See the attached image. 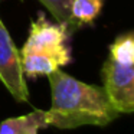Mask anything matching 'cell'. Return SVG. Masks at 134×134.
Returning <instances> with one entry per match:
<instances>
[{"label":"cell","mask_w":134,"mask_h":134,"mask_svg":"<svg viewBox=\"0 0 134 134\" xmlns=\"http://www.w3.org/2000/svg\"><path fill=\"white\" fill-rule=\"evenodd\" d=\"M72 59L71 51L59 53L46 52H29L20 55V64L23 75L29 78H36L41 75H49L55 71L66 66Z\"/></svg>","instance_id":"5"},{"label":"cell","mask_w":134,"mask_h":134,"mask_svg":"<svg viewBox=\"0 0 134 134\" xmlns=\"http://www.w3.org/2000/svg\"><path fill=\"white\" fill-rule=\"evenodd\" d=\"M102 90L120 114L134 111V62L108 56L102 65Z\"/></svg>","instance_id":"2"},{"label":"cell","mask_w":134,"mask_h":134,"mask_svg":"<svg viewBox=\"0 0 134 134\" xmlns=\"http://www.w3.org/2000/svg\"><path fill=\"white\" fill-rule=\"evenodd\" d=\"M104 0H74L71 6V19L74 27L91 25L101 13Z\"/></svg>","instance_id":"7"},{"label":"cell","mask_w":134,"mask_h":134,"mask_svg":"<svg viewBox=\"0 0 134 134\" xmlns=\"http://www.w3.org/2000/svg\"><path fill=\"white\" fill-rule=\"evenodd\" d=\"M38 2H41L48 9V12H51L56 23L68 26L71 32L75 30L72 19H71V6L74 0H38Z\"/></svg>","instance_id":"8"},{"label":"cell","mask_w":134,"mask_h":134,"mask_svg":"<svg viewBox=\"0 0 134 134\" xmlns=\"http://www.w3.org/2000/svg\"><path fill=\"white\" fill-rule=\"evenodd\" d=\"M110 56L118 61L134 62V36L131 32L122 33L110 45Z\"/></svg>","instance_id":"9"},{"label":"cell","mask_w":134,"mask_h":134,"mask_svg":"<svg viewBox=\"0 0 134 134\" xmlns=\"http://www.w3.org/2000/svg\"><path fill=\"white\" fill-rule=\"evenodd\" d=\"M68 26L61 23H52L45 15H39L36 20L30 22L29 36L22 48L20 55L29 52H46V53H59L71 51L68 39L71 36Z\"/></svg>","instance_id":"4"},{"label":"cell","mask_w":134,"mask_h":134,"mask_svg":"<svg viewBox=\"0 0 134 134\" xmlns=\"http://www.w3.org/2000/svg\"><path fill=\"white\" fill-rule=\"evenodd\" d=\"M0 81L16 101L29 102L30 97L22 71L20 53L2 19H0Z\"/></svg>","instance_id":"3"},{"label":"cell","mask_w":134,"mask_h":134,"mask_svg":"<svg viewBox=\"0 0 134 134\" xmlns=\"http://www.w3.org/2000/svg\"><path fill=\"white\" fill-rule=\"evenodd\" d=\"M2 2H4V0H0V3H2ZM20 2H22V0H20Z\"/></svg>","instance_id":"10"},{"label":"cell","mask_w":134,"mask_h":134,"mask_svg":"<svg viewBox=\"0 0 134 134\" xmlns=\"http://www.w3.org/2000/svg\"><path fill=\"white\" fill-rule=\"evenodd\" d=\"M46 110H35L29 114L10 117L0 122V134H38L48 128Z\"/></svg>","instance_id":"6"},{"label":"cell","mask_w":134,"mask_h":134,"mask_svg":"<svg viewBox=\"0 0 134 134\" xmlns=\"http://www.w3.org/2000/svg\"><path fill=\"white\" fill-rule=\"evenodd\" d=\"M48 79L51 85V108L46 110L49 127L61 130L82 125L104 127L120 115L102 87L82 82L61 69L49 74Z\"/></svg>","instance_id":"1"}]
</instances>
